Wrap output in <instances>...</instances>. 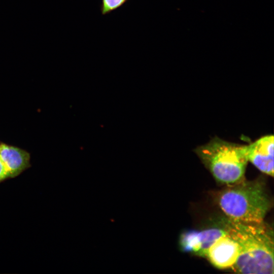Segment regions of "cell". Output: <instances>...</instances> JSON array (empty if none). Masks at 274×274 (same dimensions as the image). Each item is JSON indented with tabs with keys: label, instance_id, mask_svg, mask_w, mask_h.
Returning a JSON list of instances; mask_svg holds the SVG:
<instances>
[{
	"label": "cell",
	"instance_id": "6da1fadb",
	"mask_svg": "<svg viewBox=\"0 0 274 274\" xmlns=\"http://www.w3.org/2000/svg\"><path fill=\"white\" fill-rule=\"evenodd\" d=\"M223 227L239 247L238 258L231 268L241 273H273V234L264 223H247L227 218Z\"/></svg>",
	"mask_w": 274,
	"mask_h": 274
},
{
	"label": "cell",
	"instance_id": "7a4b0ae2",
	"mask_svg": "<svg viewBox=\"0 0 274 274\" xmlns=\"http://www.w3.org/2000/svg\"><path fill=\"white\" fill-rule=\"evenodd\" d=\"M218 202L228 219L247 223L263 222L271 206L264 184L258 180L229 185L219 193Z\"/></svg>",
	"mask_w": 274,
	"mask_h": 274
},
{
	"label": "cell",
	"instance_id": "3957f363",
	"mask_svg": "<svg viewBox=\"0 0 274 274\" xmlns=\"http://www.w3.org/2000/svg\"><path fill=\"white\" fill-rule=\"evenodd\" d=\"M194 151L216 181L229 185L244 180L248 162L246 145L215 136Z\"/></svg>",
	"mask_w": 274,
	"mask_h": 274
},
{
	"label": "cell",
	"instance_id": "277c9868",
	"mask_svg": "<svg viewBox=\"0 0 274 274\" xmlns=\"http://www.w3.org/2000/svg\"><path fill=\"white\" fill-rule=\"evenodd\" d=\"M273 135L268 134L246 145L248 161L271 177L273 176Z\"/></svg>",
	"mask_w": 274,
	"mask_h": 274
},
{
	"label": "cell",
	"instance_id": "5b68a950",
	"mask_svg": "<svg viewBox=\"0 0 274 274\" xmlns=\"http://www.w3.org/2000/svg\"><path fill=\"white\" fill-rule=\"evenodd\" d=\"M239 253L238 243L227 232L211 246L206 258L216 267L227 269L234 265Z\"/></svg>",
	"mask_w": 274,
	"mask_h": 274
},
{
	"label": "cell",
	"instance_id": "8992f818",
	"mask_svg": "<svg viewBox=\"0 0 274 274\" xmlns=\"http://www.w3.org/2000/svg\"><path fill=\"white\" fill-rule=\"evenodd\" d=\"M227 233L222 228L213 227L199 231H192L183 234L181 245L186 251L202 257H206L208 249L220 237Z\"/></svg>",
	"mask_w": 274,
	"mask_h": 274
},
{
	"label": "cell",
	"instance_id": "52a82bcc",
	"mask_svg": "<svg viewBox=\"0 0 274 274\" xmlns=\"http://www.w3.org/2000/svg\"><path fill=\"white\" fill-rule=\"evenodd\" d=\"M0 159L5 164L10 178L17 177L30 166L29 153L5 144H0Z\"/></svg>",
	"mask_w": 274,
	"mask_h": 274
},
{
	"label": "cell",
	"instance_id": "ba28073f",
	"mask_svg": "<svg viewBox=\"0 0 274 274\" xmlns=\"http://www.w3.org/2000/svg\"><path fill=\"white\" fill-rule=\"evenodd\" d=\"M128 0H101L100 11L102 15L109 14L123 6Z\"/></svg>",
	"mask_w": 274,
	"mask_h": 274
},
{
	"label": "cell",
	"instance_id": "9c48e42d",
	"mask_svg": "<svg viewBox=\"0 0 274 274\" xmlns=\"http://www.w3.org/2000/svg\"><path fill=\"white\" fill-rule=\"evenodd\" d=\"M10 178L9 173L1 159H0V182Z\"/></svg>",
	"mask_w": 274,
	"mask_h": 274
}]
</instances>
